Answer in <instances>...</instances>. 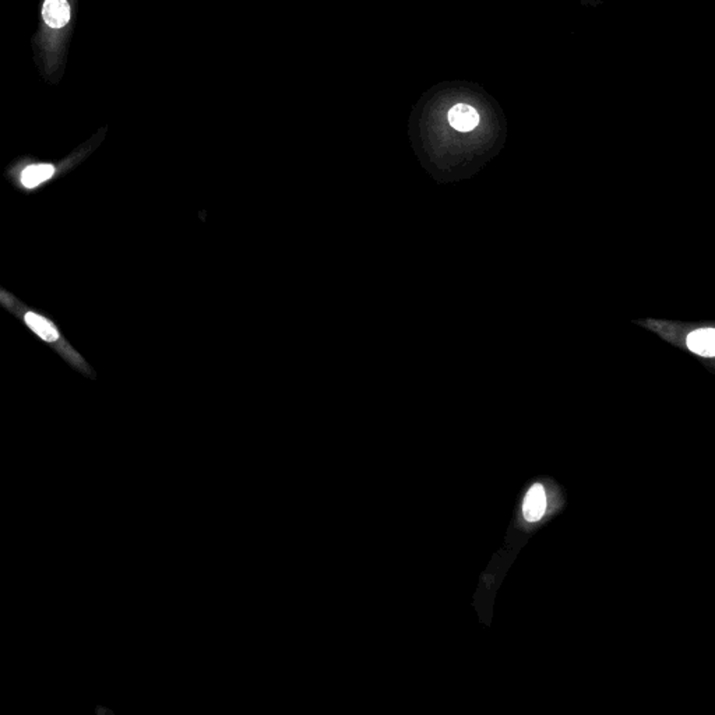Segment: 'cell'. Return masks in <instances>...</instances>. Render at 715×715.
<instances>
[{
  "instance_id": "3957f363",
  "label": "cell",
  "mask_w": 715,
  "mask_h": 715,
  "mask_svg": "<svg viewBox=\"0 0 715 715\" xmlns=\"http://www.w3.org/2000/svg\"><path fill=\"white\" fill-rule=\"evenodd\" d=\"M449 122L458 131H471L478 126L479 115L472 106L457 104L449 112Z\"/></svg>"
},
{
  "instance_id": "5b68a950",
  "label": "cell",
  "mask_w": 715,
  "mask_h": 715,
  "mask_svg": "<svg viewBox=\"0 0 715 715\" xmlns=\"http://www.w3.org/2000/svg\"><path fill=\"white\" fill-rule=\"evenodd\" d=\"M26 323L27 326L35 333L38 334L44 341H48V342H53L59 338V331L56 330V327L45 317L37 315V313H27L26 315Z\"/></svg>"
},
{
  "instance_id": "7a4b0ae2",
  "label": "cell",
  "mask_w": 715,
  "mask_h": 715,
  "mask_svg": "<svg viewBox=\"0 0 715 715\" xmlns=\"http://www.w3.org/2000/svg\"><path fill=\"white\" fill-rule=\"evenodd\" d=\"M545 509H546L545 490H544L542 485L535 483L528 490L526 500H524V506H523L524 517L527 521H531V523L538 521L544 516Z\"/></svg>"
},
{
  "instance_id": "277c9868",
  "label": "cell",
  "mask_w": 715,
  "mask_h": 715,
  "mask_svg": "<svg viewBox=\"0 0 715 715\" xmlns=\"http://www.w3.org/2000/svg\"><path fill=\"white\" fill-rule=\"evenodd\" d=\"M687 346L703 356L715 355V331L712 328L696 330L687 337Z\"/></svg>"
},
{
  "instance_id": "8992f818",
  "label": "cell",
  "mask_w": 715,
  "mask_h": 715,
  "mask_svg": "<svg viewBox=\"0 0 715 715\" xmlns=\"http://www.w3.org/2000/svg\"><path fill=\"white\" fill-rule=\"evenodd\" d=\"M55 172V168L49 164L31 165L26 168L21 174V182L26 187H35L39 183L48 180Z\"/></svg>"
},
{
  "instance_id": "6da1fadb",
  "label": "cell",
  "mask_w": 715,
  "mask_h": 715,
  "mask_svg": "<svg viewBox=\"0 0 715 715\" xmlns=\"http://www.w3.org/2000/svg\"><path fill=\"white\" fill-rule=\"evenodd\" d=\"M42 17L48 27L59 30L70 21V5L67 0H45Z\"/></svg>"
}]
</instances>
